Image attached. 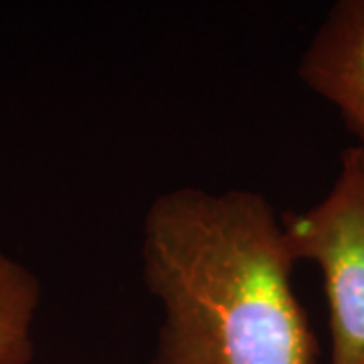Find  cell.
Returning <instances> with one entry per match:
<instances>
[{"instance_id": "1", "label": "cell", "mask_w": 364, "mask_h": 364, "mask_svg": "<svg viewBox=\"0 0 364 364\" xmlns=\"http://www.w3.org/2000/svg\"><path fill=\"white\" fill-rule=\"evenodd\" d=\"M282 215L257 191L178 186L146 208L140 269L162 310L150 364H316Z\"/></svg>"}, {"instance_id": "2", "label": "cell", "mask_w": 364, "mask_h": 364, "mask_svg": "<svg viewBox=\"0 0 364 364\" xmlns=\"http://www.w3.org/2000/svg\"><path fill=\"white\" fill-rule=\"evenodd\" d=\"M294 261H310L322 275L330 364H364V146L340 152L330 191L301 213L282 215Z\"/></svg>"}, {"instance_id": "3", "label": "cell", "mask_w": 364, "mask_h": 364, "mask_svg": "<svg viewBox=\"0 0 364 364\" xmlns=\"http://www.w3.org/2000/svg\"><path fill=\"white\" fill-rule=\"evenodd\" d=\"M298 77L364 146V0H338L328 9L299 57Z\"/></svg>"}, {"instance_id": "4", "label": "cell", "mask_w": 364, "mask_h": 364, "mask_svg": "<svg viewBox=\"0 0 364 364\" xmlns=\"http://www.w3.org/2000/svg\"><path fill=\"white\" fill-rule=\"evenodd\" d=\"M43 299L37 273L0 251V364H31Z\"/></svg>"}]
</instances>
